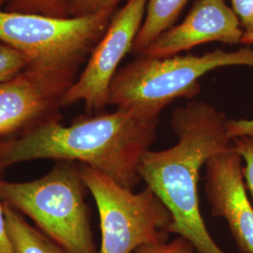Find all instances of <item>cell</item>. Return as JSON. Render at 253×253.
<instances>
[{
    "instance_id": "cell-1",
    "label": "cell",
    "mask_w": 253,
    "mask_h": 253,
    "mask_svg": "<svg viewBox=\"0 0 253 253\" xmlns=\"http://www.w3.org/2000/svg\"><path fill=\"white\" fill-rule=\"evenodd\" d=\"M159 118L120 110L80 118L70 126L45 119L22 135L0 142V171L40 159L79 162L134 190L138 166L157 139Z\"/></svg>"
},
{
    "instance_id": "cell-2",
    "label": "cell",
    "mask_w": 253,
    "mask_h": 253,
    "mask_svg": "<svg viewBox=\"0 0 253 253\" xmlns=\"http://www.w3.org/2000/svg\"><path fill=\"white\" fill-rule=\"evenodd\" d=\"M226 115L208 102L192 100L172 112L171 126L177 143L146 151L138 174L172 216L168 234L191 242L200 253H224L208 232L200 209V170L233 141L226 132Z\"/></svg>"
},
{
    "instance_id": "cell-3",
    "label": "cell",
    "mask_w": 253,
    "mask_h": 253,
    "mask_svg": "<svg viewBox=\"0 0 253 253\" xmlns=\"http://www.w3.org/2000/svg\"><path fill=\"white\" fill-rule=\"evenodd\" d=\"M231 66L253 68V48L216 49L201 55L176 54L162 58L138 55L118 70L109 88L107 103L143 117L159 118L163 109L174 100L197 96L202 77Z\"/></svg>"
},
{
    "instance_id": "cell-4",
    "label": "cell",
    "mask_w": 253,
    "mask_h": 253,
    "mask_svg": "<svg viewBox=\"0 0 253 253\" xmlns=\"http://www.w3.org/2000/svg\"><path fill=\"white\" fill-rule=\"evenodd\" d=\"M81 164L60 161L29 182L0 180V200L30 217L68 253H99L94 242Z\"/></svg>"
},
{
    "instance_id": "cell-5",
    "label": "cell",
    "mask_w": 253,
    "mask_h": 253,
    "mask_svg": "<svg viewBox=\"0 0 253 253\" xmlns=\"http://www.w3.org/2000/svg\"><path fill=\"white\" fill-rule=\"evenodd\" d=\"M114 13L59 17L0 7V42L25 54L29 69L76 78L78 68L103 36Z\"/></svg>"
},
{
    "instance_id": "cell-6",
    "label": "cell",
    "mask_w": 253,
    "mask_h": 253,
    "mask_svg": "<svg viewBox=\"0 0 253 253\" xmlns=\"http://www.w3.org/2000/svg\"><path fill=\"white\" fill-rule=\"evenodd\" d=\"M81 174L100 215L99 253H132L141 246L168 240L172 216L149 188L134 193L84 164Z\"/></svg>"
},
{
    "instance_id": "cell-7",
    "label": "cell",
    "mask_w": 253,
    "mask_h": 253,
    "mask_svg": "<svg viewBox=\"0 0 253 253\" xmlns=\"http://www.w3.org/2000/svg\"><path fill=\"white\" fill-rule=\"evenodd\" d=\"M147 0H126L114 13L106 31L93 48L80 76L64 94L60 106L83 101L89 111L108 105L109 88L119 64L132 51L145 18Z\"/></svg>"
},
{
    "instance_id": "cell-8",
    "label": "cell",
    "mask_w": 253,
    "mask_h": 253,
    "mask_svg": "<svg viewBox=\"0 0 253 253\" xmlns=\"http://www.w3.org/2000/svg\"><path fill=\"white\" fill-rule=\"evenodd\" d=\"M206 193L213 217L226 220L242 253H253V207L245 185L242 158L232 144L206 163Z\"/></svg>"
},
{
    "instance_id": "cell-9",
    "label": "cell",
    "mask_w": 253,
    "mask_h": 253,
    "mask_svg": "<svg viewBox=\"0 0 253 253\" xmlns=\"http://www.w3.org/2000/svg\"><path fill=\"white\" fill-rule=\"evenodd\" d=\"M244 31L225 0H197L185 19L165 31L139 55L169 57L208 42H241Z\"/></svg>"
},
{
    "instance_id": "cell-10",
    "label": "cell",
    "mask_w": 253,
    "mask_h": 253,
    "mask_svg": "<svg viewBox=\"0 0 253 253\" xmlns=\"http://www.w3.org/2000/svg\"><path fill=\"white\" fill-rule=\"evenodd\" d=\"M76 78L27 68L0 83V136L44 118L60 101Z\"/></svg>"
},
{
    "instance_id": "cell-11",
    "label": "cell",
    "mask_w": 253,
    "mask_h": 253,
    "mask_svg": "<svg viewBox=\"0 0 253 253\" xmlns=\"http://www.w3.org/2000/svg\"><path fill=\"white\" fill-rule=\"evenodd\" d=\"M190 0H147L145 18L136 37L132 52L141 54L145 49L174 26Z\"/></svg>"
},
{
    "instance_id": "cell-12",
    "label": "cell",
    "mask_w": 253,
    "mask_h": 253,
    "mask_svg": "<svg viewBox=\"0 0 253 253\" xmlns=\"http://www.w3.org/2000/svg\"><path fill=\"white\" fill-rule=\"evenodd\" d=\"M3 209L7 230L15 253H68L47 235L29 225L8 204L3 203Z\"/></svg>"
},
{
    "instance_id": "cell-13",
    "label": "cell",
    "mask_w": 253,
    "mask_h": 253,
    "mask_svg": "<svg viewBox=\"0 0 253 253\" xmlns=\"http://www.w3.org/2000/svg\"><path fill=\"white\" fill-rule=\"evenodd\" d=\"M28 67L29 60L25 54L0 42V83L15 77Z\"/></svg>"
},
{
    "instance_id": "cell-14",
    "label": "cell",
    "mask_w": 253,
    "mask_h": 253,
    "mask_svg": "<svg viewBox=\"0 0 253 253\" xmlns=\"http://www.w3.org/2000/svg\"><path fill=\"white\" fill-rule=\"evenodd\" d=\"M22 12L67 17L70 0H12Z\"/></svg>"
},
{
    "instance_id": "cell-15",
    "label": "cell",
    "mask_w": 253,
    "mask_h": 253,
    "mask_svg": "<svg viewBox=\"0 0 253 253\" xmlns=\"http://www.w3.org/2000/svg\"><path fill=\"white\" fill-rule=\"evenodd\" d=\"M121 0H70L69 13L72 17L85 16L101 11H115Z\"/></svg>"
},
{
    "instance_id": "cell-16",
    "label": "cell",
    "mask_w": 253,
    "mask_h": 253,
    "mask_svg": "<svg viewBox=\"0 0 253 253\" xmlns=\"http://www.w3.org/2000/svg\"><path fill=\"white\" fill-rule=\"evenodd\" d=\"M233 145L245 162V167H243L245 185L253 200V136H243L234 139Z\"/></svg>"
},
{
    "instance_id": "cell-17",
    "label": "cell",
    "mask_w": 253,
    "mask_h": 253,
    "mask_svg": "<svg viewBox=\"0 0 253 253\" xmlns=\"http://www.w3.org/2000/svg\"><path fill=\"white\" fill-rule=\"evenodd\" d=\"M132 253H200L193 244L183 236H177L172 241H163L144 245Z\"/></svg>"
},
{
    "instance_id": "cell-18",
    "label": "cell",
    "mask_w": 253,
    "mask_h": 253,
    "mask_svg": "<svg viewBox=\"0 0 253 253\" xmlns=\"http://www.w3.org/2000/svg\"><path fill=\"white\" fill-rule=\"evenodd\" d=\"M244 33H253V0H231Z\"/></svg>"
},
{
    "instance_id": "cell-19",
    "label": "cell",
    "mask_w": 253,
    "mask_h": 253,
    "mask_svg": "<svg viewBox=\"0 0 253 253\" xmlns=\"http://www.w3.org/2000/svg\"><path fill=\"white\" fill-rule=\"evenodd\" d=\"M226 132L233 141L243 136H253V118L252 119H228Z\"/></svg>"
},
{
    "instance_id": "cell-20",
    "label": "cell",
    "mask_w": 253,
    "mask_h": 253,
    "mask_svg": "<svg viewBox=\"0 0 253 253\" xmlns=\"http://www.w3.org/2000/svg\"><path fill=\"white\" fill-rule=\"evenodd\" d=\"M0 253H15L7 230L2 202H0Z\"/></svg>"
},
{
    "instance_id": "cell-21",
    "label": "cell",
    "mask_w": 253,
    "mask_h": 253,
    "mask_svg": "<svg viewBox=\"0 0 253 253\" xmlns=\"http://www.w3.org/2000/svg\"><path fill=\"white\" fill-rule=\"evenodd\" d=\"M240 44H244L247 46L253 44V33H244V35L241 39Z\"/></svg>"
}]
</instances>
